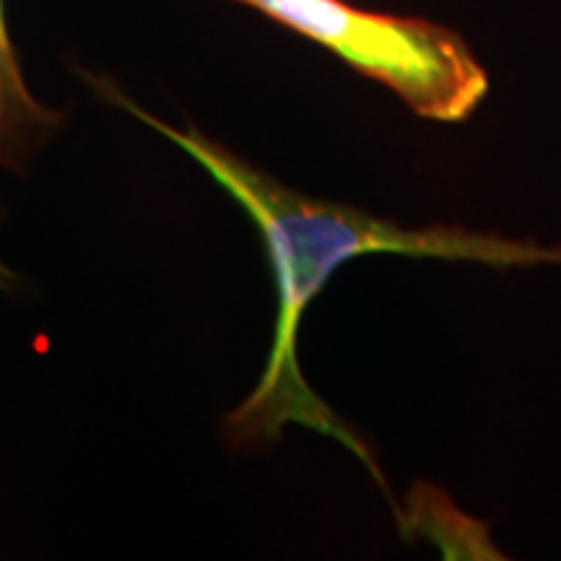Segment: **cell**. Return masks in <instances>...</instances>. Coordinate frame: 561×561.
Returning <instances> with one entry per match:
<instances>
[{"label": "cell", "instance_id": "1", "mask_svg": "<svg viewBox=\"0 0 561 561\" xmlns=\"http://www.w3.org/2000/svg\"><path fill=\"white\" fill-rule=\"evenodd\" d=\"M87 81L104 100L130 112L136 121L159 130L187 157L198 161L203 170L240 203L250 221L261 231L278 294L276 333H273V346L261 380L234 411L224 416V434L234 447L271 445L280 437L286 424H299L339 439L367 466L375 481L385 486L367 442L359 437V432L343 424L339 413L328 409L299 369L297 339L301 318L343 263L362 255L392 252V255L411 257L471 261L491 265V268L561 265V244L543 248L533 240H507L489 231L447 227V224L405 229L396 221L377 219L362 208L310 198L252 167L240 153L206 136L195 125L172 128L151 112L140 110L110 79L87 73Z\"/></svg>", "mask_w": 561, "mask_h": 561}, {"label": "cell", "instance_id": "2", "mask_svg": "<svg viewBox=\"0 0 561 561\" xmlns=\"http://www.w3.org/2000/svg\"><path fill=\"white\" fill-rule=\"evenodd\" d=\"M325 47L388 87L413 115L466 123L486 100L489 76L458 32L426 19L367 11L346 0H227Z\"/></svg>", "mask_w": 561, "mask_h": 561}, {"label": "cell", "instance_id": "3", "mask_svg": "<svg viewBox=\"0 0 561 561\" xmlns=\"http://www.w3.org/2000/svg\"><path fill=\"white\" fill-rule=\"evenodd\" d=\"M62 121V112L32 94L11 39L5 0H0V167L11 172L24 170Z\"/></svg>", "mask_w": 561, "mask_h": 561}, {"label": "cell", "instance_id": "4", "mask_svg": "<svg viewBox=\"0 0 561 561\" xmlns=\"http://www.w3.org/2000/svg\"><path fill=\"white\" fill-rule=\"evenodd\" d=\"M13 280V273L5 268L3 263H0V289H9V284Z\"/></svg>", "mask_w": 561, "mask_h": 561}]
</instances>
